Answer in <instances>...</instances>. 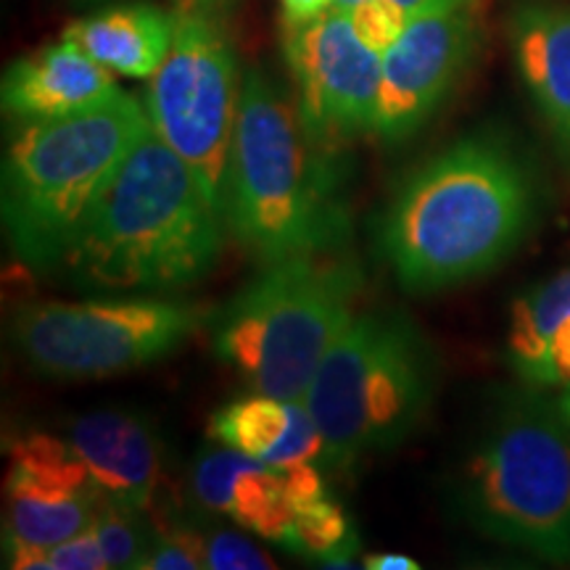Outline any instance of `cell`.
<instances>
[{"label": "cell", "instance_id": "cell-12", "mask_svg": "<svg viewBox=\"0 0 570 570\" xmlns=\"http://www.w3.org/2000/svg\"><path fill=\"white\" fill-rule=\"evenodd\" d=\"M9 458L6 550H51L90 529L106 497L69 439L24 433Z\"/></svg>", "mask_w": 570, "mask_h": 570}, {"label": "cell", "instance_id": "cell-8", "mask_svg": "<svg viewBox=\"0 0 570 570\" xmlns=\"http://www.w3.org/2000/svg\"><path fill=\"white\" fill-rule=\"evenodd\" d=\"M209 323V309L173 296H96L24 306L11 341L38 375L98 381L164 360Z\"/></svg>", "mask_w": 570, "mask_h": 570}, {"label": "cell", "instance_id": "cell-21", "mask_svg": "<svg viewBox=\"0 0 570 570\" xmlns=\"http://www.w3.org/2000/svg\"><path fill=\"white\" fill-rule=\"evenodd\" d=\"M142 510H132L127 504L104 499L101 510L92 520L101 550L106 554L109 568H138L142 554L151 547V533L140 518Z\"/></svg>", "mask_w": 570, "mask_h": 570}, {"label": "cell", "instance_id": "cell-3", "mask_svg": "<svg viewBox=\"0 0 570 570\" xmlns=\"http://www.w3.org/2000/svg\"><path fill=\"white\" fill-rule=\"evenodd\" d=\"M338 151L304 132L296 104L262 69L240 80L225 225L262 267L346 248L348 202Z\"/></svg>", "mask_w": 570, "mask_h": 570}, {"label": "cell", "instance_id": "cell-29", "mask_svg": "<svg viewBox=\"0 0 570 570\" xmlns=\"http://www.w3.org/2000/svg\"><path fill=\"white\" fill-rule=\"evenodd\" d=\"M367 570H417V562L410 554L399 552H375L365 558Z\"/></svg>", "mask_w": 570, "mask_h": 570}, {"label": "cell", "instance_id": "cell-16", "mask_svg": "<svg viewBox=\"0 0 570 570\" xmlns=\"http://www.w3.org/2000/svg\"><path fill=\"white\" fill-rule=\"evenodd\" d=\"M510 48L570 177V6H525L512 13Z\"/></svg>", "mask_w": 570, "mask_h": 570}, {"label": "cell", "instance_id": "cell-9", "mask_svg": "<svg viewBox=\"0 0 570 570\" xmlns=\"http://www.w3.org/2000/svg\"><path fill=\"white\" fill-rule=\"evenodd\" d=\"M238 56L214 0H183L175 38L146 90L154 130L194 169L225 217V177L240 101Z\"/></svg>", "mask_w": 570, "mask_h": 570}, {"label": "cell", "instance_id": "cell-15", "mask_svg": "<svg viewBox=\"0 0 570 570\" xmlns=\"http://www.w3.org/2000/svg\"><path fill=\"white\" fill-rule=\"evenodd\" d=\"M190 483L194 497L206 510L233 518L254 537L291 552L296 508L285 489L281 468L223 446L196 460Z\"/></svg>", "mask_w": 570, "mask_h": 570}, {"label": "cell", "instance_id": "cell-18", "mask_svg": "<svg viewBox=\"0 0 570 570\" xmlns=\"http://www.w3.org/2000/svg\"><path fill=\"white\" fill-rule=\"evenodd\" d=\"M61 38L88 51L114 75L151 80L175 38V11L154 3H125L69 21Z\"/></svg>", "mask_w": 570, "mask_h": 570}, {"label": "cell", "instance_id": "cell-2", "mask_svg": "<svg viewBox=\"0 0 570 570\" xmlns=\"http://www.w3.org/2000/svg\"><path fill=\"white\" fill-rule=\"evenodd\" d=\"M225 217L154 130L92 204L56 273L98 296H173L217 265Z\"/></svg>", "mask_w": 570, "mask_h": 570}, {"label": "cell", "instance_id": "cell-17", "mask_svg": "<svg viewBox=\"0 0 570 570\" xmlns=\"http://www.w3.org/2000/svg\"><path fill=\"white\" fill-rule=\"evenodd\" d=\"M209 436L273 468L323 462V433L304 399H277L254 391L214 412Z\"/></svg>", "mask_w": 570, "mask_h": 570}, {"label": "cell", "instance_id": "cell-23", "mask_svg": "<svg viewBox=\"0 0 570 570\" xmlns=\"http://www.w3.org/2000/svg\"><path fill=\"white\" fill-rule=\"evenodd\" d=\"M206 568V537L188 525L161 529L142 554L138 570H198Z\"/></svg>", "mask_w": 570, "mask_h": 570}, {"label": "cell", "instance_id": "cell-27", "mask_svg": "<svg viewBox=\"0 0 570 570\" xmlns=\"http://www.w3.org/2000/svg\"><path fill=\"white\" fill-rule=\"evenodd\" d=\"M360 3V0H336L333 9H348V6ZM391 3L402 6L410 17H425V13H436V11H449V9H462V6H473L475 0H391Z\"/></svg>", "mask_w": 570, "mask_h": 570}, {"label": "cell", "instance_id": "cell-14", "mask_svg": "<svg viewBox=\"0 0 570 570\" xmlns=\"http://www.w3.org/2000/svg\"><path fill=\"white\" fill-rule=\"evenodd\" d=\"M111 75L77 42L61 38L6 69L0 104L13 122L67 117L111 98L119 90Z\"/></svg>", "mask_w": 570, "mask_h": 570}, {"label": "cell", "instance_id": "cell-7", "mask_svg": "<svg viewBox=\"0 0 570 570\" xmlns=\"http://www.w3.org/2000/svg\"><path fill=\"white\" fill-rule=\"evenodd\" d=\"M436 386V348L407 315H354L304 396L323 433L320 465L348 470L370 452L404 444L431 412Z\"/></svg>", "mask_w": 570, "mask_h": 570}, {"label": "cell", "instance_id": "cell-10", "mask_svg": "<svg viewBox=\"0 0 570 570\" xmlns=\"http://www.w3.org/2000/svg\"><path fill=\"white\" fill-rule=\"evenodd\" d=\"M283 27V51L304 132L333 151L360 135H373L383 56L360 40L338 9Z\"/></svg>", "mask_w": 570, "mask_h": 570}, {"label": "cell", "instance_id": "cell-20", "mask_svg": "<svg viewBox=\"0 0 570 570\" xmlns=\"http://www.w3.org/2000/svg\"><path fill=\"white\" fill-rule=\"evenodd\" d=\"M356 547L360 539L352 529V520L327 494L296 508L294 541H291L294 554L320 560L327 568H346L352 566Z\"/></svg>", "mask_w": 570, "mask_h": 570}, {"label": "cell", "instance_id": "cell-25", "mask_svg": "<svg viewBox=\"0 0 570 570\" xmlns=\"http://www.w3.org/2000/svg\"><path fill=\"white\" fill-rule=\"evenodd\" d=\"M106 554L101 550V541H98L96 531L85 529L77 537H71L61 544L51 547L46 552V566L42 570H106Z\"/></svg>", "mask_w": 570, "mask_h": 570}, {"label": "cell", "instance_id": "cell-4", "mask_svg": "<svg viewBox=\"0 0 570 570\" xmlns=\"http://www.w3.org/2000/svg\"><path fill=\"white\" fill-rule=\"evenodd\" d=\"M148 127L146 104L125 90L67 117L17 122L0 183L13 256L40 273L59 267L82 219Z\"/></svg>", "mask_w": 570, "mask_h": 570}, {"label": "cell", "instance_id": "cell-26", "mask_svg": "<svg viewBox=\"0 0 570 570\" xmlns=\"http://www.w3.org/2000/svg\"><path fill=\"white\" fill-rule=\"evenodd\" d=\"M570 386V315L562 320L547 354V389Z\"/></svg>", "mask_w": 570, "mask_h": 570}, {"label": "cell", "instance_id": "cell-28", "mask_svg": "<svg viewBox=\"0 0 570 570\" xmlns=\"http://www.w3.org/2000/svg\"><path fill=\"white\" fill-rule=\"evenodd\" d=\"M333 3L336 0H281L283 24H304V21L323 17L333 9Z\"/></svg>", "mask_w": 570, "mask_h": 570}, {"label": "cell", "instance_id": "cell-6", "mask_svg": "<svg viewBox=\"0 0 570 570\" xmlns=\"http://www.w3.org/2000/svg\"><path fill=\"white\" fill-rule=\"evenodd\" d=\"M362 267L346 248L265 265L212 317V346L252 391L304 399L320 362L354 317Z\"/></svg>", "mask_w": 570, "mask_h": 570}, {"label": "cell", "instance_id": "cell-5", "mask_svg": "<svg viewBox=\"0 0 570 570\" xmlns=\"http://www.w3.org/2000/svg\"><path fill=\"white\" fill-rule=\"evenodd\" d=\"M462 518L483 537L570 560V425L544 389H508L483 420L458 481Z\"/></svg>", "mask_w": 570, "mask_h": 570}, {"label": "cell", "instance_id": "cell-22", "mask_svg": "<svg viewBox=\"0 0 570 570\" xmlns=\"http://www.w3.org/2000/svg\"><path fill=\"white\" fill-rule=\"evenodd\" d=\"M344 13L348 21H352L360 40L381 56L402 38L404 30L410 27V21L415 19L410 17L402 6L391 3V0H360V3L344 9Z\"/></svg>", "mask_w": 570, "mask_h": 570}, {"label": "cell", "instance_id": "cell-19", "mask_svg": "<svg viewBox=\"0 0 570 570\" xmlns=\"http://www.w3.org/2000/svg\"><path fill=\"white\" fill-rule=\"evenodd\" d=\"M570 315V269L533 285L512 302L508 360L523 383L547 389V354L562 320Z\"/></svg>", "mask_w": 570, "mask_h": 570}, {"label": "cell", "instance_id": "cell-1", "mask_svg": "<svg viewBox=\"0 0 570 570\" xmlns=\"http://www.w3.org/2000/svg\"><path fill=\"white\" fill-rule=\"evenodd\" d=\"M541 177L499 130H473L399 180L375 248L407 294H436L515 254L541 219Z\"/></svg>", "mask_w": 570, "mask_h": 570}, {"label": "cell", "instance_id": "cell-13", "mask_svg": "<svg viewBox=\"0 0 570 570\" xmlns=\"http://www.w3.org/2000/svg\"><path fill=\"white\" fill-rule=\"evenodd\" d=\"M69 444L111 502L151 508L161 479V441L146 417L125 410H92L69 425Z\"/></svg>", "mask_w": 570, "mask_h": 570}, {"label": "cell", "instance_id": "cell-24", "mask_svg": "<svg viewBox=\"0 0 570 570\" xmlns=\"http://www.w3.org/2000/svg\"><path fill=\"white\" fill-rule=\"evenodd\" d=\"M206 568L212 570H273L275 562L244 533L227 529L206 537Z\"/></svg>", "mask_w": 570, "mask_h": 570}, {"label": "cell", "instance_id": "cell-30", "mask_svg": "<svg viewBox=\"0 0 570 570\" xmlns=\"http://www.w3.org/2000/svg\"><path fill=\"white\" fill-rule=\"evenodd\" d=\"M558 407L562 412V417H566V423L570 425V386H562V394L558 396Z\"/></svg>", "mask_w": 570, "mask_h": 570}, {"label": "cell", "instance_id": "cell-11", "mask_svg": "<svg viewBox=\"0 0 570 570\" xmlns=\"http://www.w3.org/2000/svg\"><path fill=\"white\" fill-rule=\"evenodd\" d=\"M479 46L481 24L473 6L412 19L383 53L375 138L386 146L415 138L458 88Z\"/></svg>", "mask_w": 570, "mask_h": 570}]
</instances>
